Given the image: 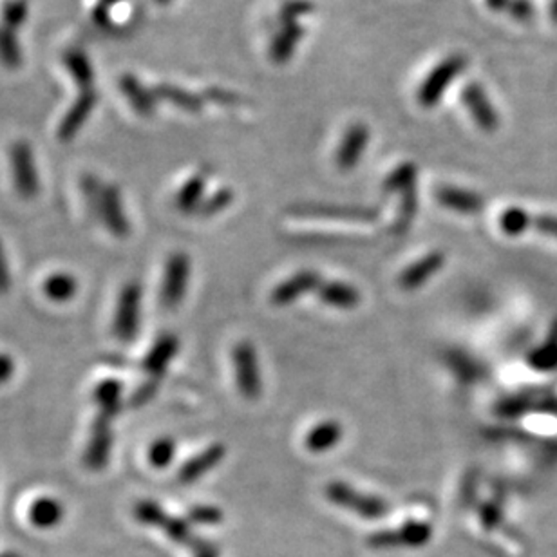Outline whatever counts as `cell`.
<instances>
[{
	"mask_svg": "<svg viewBox=\"0 0 557 557\" xmlns=\"http://www.w3.org/2000/svg\"><path fill=\"white\" fill-rule=\"evenodd\" d=\"M83 194L90 214L98 217L116 239H125L130 234V223L116 187H104L95 177H87Z\"/></svg>",
	"mask_w": 557,
	"mask_h": 557,
	"instance_id": "cell-1",
	"label": "cell"
},
{
	"mask_svg": "<svg viewBox=\"0 0 557 557\" xmlns=\"http://www.w3.org/2000/svg\"><path fill=\"white\" fill-rule=\"evenodd\" d=\"M134 518L144 525L161 529L174 543L189 546L192 553L203 543V537H198L196 534H192L187 522L169 516L156 501H151V499L137 501L134 506Z\"/></svg>",
	"mask_w": 557,
	"mask_h": 557,
	"instance_id": "cell-2",
	"label": "cell"
},
{
	"mask_svg": "<svg viewBox=\"0 0 557 557\" xmlns=\"http://www.w3.org/2000/svg\"><path fill=\"white\" fill-rule=\"evenodd\" d=\"M142 302L144 290L139 283L130 281L120 290L113 320V333L120 342L130 344L139 335V326H142Z\"/></svg>",
	"mask_w": 557,
	"mask_h": 557,
	"instance_id": "cell-3",
	"label": "cell"
},
{
	"mask_svg": "<svg viewBox=\"0 0 557 557\" xmlns=\"http://www.w3.org/2000/svg\"><path fill=\"white\" fill-rule=\"evenodd\" d=\"M326 498L333 505L342 506L365 520H380L389 513V505L382 498L364 494L344 482H330L326 485Z\"/></svg>",
	"mask_w": 557,
	"mask_h": 557,
	"instance_id": "cell-4",
	"label": "cell"
},
{
	"mask_svg": "<svg viewBox=\"0 0 557 557\" xmlns=\"http://www.w3.org/2000/svg\"><path fill=\"white\" fill-rule=\"evenodd\" d=\"M231 364H234L236 384L247 400H257L263 391L261 369L255 346L248 341L238 342L231 348Z\"/></svg>",
	"mask_w": 557,
	"mask_h": 557,
	"instance_id": "cell-5",
	"label": "cell"
},
{
	"mask_svg": "<svg viewBox=\"0 0 557 557\" xmlns=\"http://www.w3.org/2000/svg\"><path fill=\"white\" fill-rule=\"evenodd\" d=\"M113 420L114 418L106 416L102 412H98V416L92 420L89 442L83 452V463L89 471L100 473L109 466L111 452L114 447Z\"/></svg>",
	"mask_w": 557,
	"mask_h": 557,
	"instance_id": "cell-6",
	"label": "cell"
},
{
	"mask_svg": "<svg viewBox=\"0 0 557 557\" xmlns=\"http://www.w3.org/2000/svg\"><path fill=\"white\" fill-rule=\"evenodd\" d=\"M189 278L191 257L184 252H174L165 263L163 283L160 290V301L165 308L172 310L183 302L184 294H187L189 288Z\"/></svg>",
	"mask_w": 557,
	"mask_h": 557,
	"instance_id": "cell-7",
	"label": "cell"
},
{
	"mask_svg": "<svg viewBox=\"0 0 557 557\" xmlns=\"http://www.w3.org/2000/svg\"><path fill=\"white\" fill-rule=\"evenodd\" d=\"M466 59L461 55H451L445 60H442L424 80V83L418 89V102L424 107H433L440 102L443 97V90L449 87V83L466 67Z\"/></svg>",
	"mask_w": 557,
	"mask_h": 557,
	"instance_id": "cell-8",
	"label": "cell"
},
{
	"mask_svg": "<svg viewBox=\"0 0 557 557\" xmlns=\"http://www.w3.org/2000/svg\"><path fill=\"white\" fill-rule=\"evenodd\" d=\"M433 527L426 522H407L396 530H380L367 539L373 548H418L429 543Z\"/></svg>",
	"mask_w": 557,
	"mask_h": 557,
	"instance_id": "cell-9",
	"label": "cell"
},
{
	"mask_svg": "<svg viewBox=\"0 0 557 557\" xmlns=\"http://www.w3.org/2000/svg\"><path fill=\"white\" fill-rule=\"evenodd\" d=\"M322 278L315 270H301L290 275L286 281L277 285L270 295L271 304L275 306H288L301 299L302 295L310 294L311 290H318Z\"/></svg>",
	"mask_w": 557,
	"mask_h": 557,
	"instance_id": "cell-10",
	"label": "cell"
},
{
	"mask_svg": "<svg viewBox=\"0 0 557 557\" xmlns=\"http://www.w3.org/2000/svg\"><path fill=\"white\" fill-rule=\"evenodd\" d=\"M179 346H181L179 339L174 333H165L153 344V348L149 349L142 362V369L149 377V380L160 382L163 379L170 362L179 351Z\"/></svg>",
	"mask_w": 557,
	"mask_h": 557,
	"instance_id": "cell-11",
	"label": "cell"
},
{
	"mask_svg": "<svg viewBox=\"0 0 557 557\" xmlns=\"http://www.w3.org/2000/svg\"><path fill=\"white\" fill-rule=\"evenodd\" d=\"M443 264H445L443 252H438V250L429 252L428 255L418 259L416 263H412L400 273L398 285L407 292L418 290L420 286H424L433 275H436L443 268Z\"/></svg>",
	"mask_w": 557,
	"mask_h": 557,
	"instance_id": "cell-12",
	"label": "cell"
},
{
	"mask_svg": "<svg viewBox=\"0 0 557 557\" xmlns=\"http://www.w3.org/2000/svg\"><path fill=\"white\" fill-rule=\"evenodd\" d=\"M226 456V447L223 443H212L205 451H201L198 456L191 458L177 473V480L183 485H191L208 475L212 469H216L219 463Z\"/></svg>",
	"mask_w": 557,
	"mask_h": 557,
	"instance_id": "cell-13",
	"label": "cell"
},
{
	"mask_svg": "<svg viewBox=\"0 0 557 557\" xmlns=\"http://www.w3.org/2000/svg\"><path fill=\"white\" fill-rule=\"evenodd\" d=\"M367 144H369V129L364 123H353L346 130L341 147L337 151V156H335L337 167L344 172L355 169Z\"/></svg>",
	"mask_w": 557,
	"mask_h": 557,
	"instance_id": "cell-14",
	"label": "cell"
},
{
	"mask_svg": "<svg viewBox=\"0 0 557 557\" xmlns=\"http://www.w3.org/2000/svg\"><path fill=\"white\" fill-rule=\"evenodd\" d=\"M13 177H15V187L20 198L33 200L38 194L40 183H38L36 167H35L31 153L26 147H17L13 151Z\"/></svg>",
	"mask_w": 557,
	"mask_h": 557,
	"instance_id": "cell-15",
	"label": "cell"
},
{
	"mask_svg": "<svg viewBox=\"0 0 557 557\" xmlns=\"http://www.w3.org/2000/svg\"><path fill=\"white\" fill-rule=\"evenodd\" d=\"M436 200L445 208L459 212V214H480L483 210V198L473 191L451 187V184H443V187L436 189Z\"/></svg>",
	"mask_w": 557,
	"mask_h": 557,
	"instance_id": "cell-16",
	"label": "cell"
},
{
	"mask_svg": "<svg viewBox=\"0 0 557 557\" xmlns=\"http://www.w3.org/2000/svg\"><path fill=\"white\" fill-rule=\"evenodd\" d=\"M299 216L313 217H332V219H348V221H373L379 217L377 208L365 207H337V205H304L295 207L294 210Z\"/></svg>",
	"mask_w": 557,
	"mask_h": 557,
	"instance_id": "cell-17",
	"label": "cell"
},
{
	"mask_svg": "<svg viewBox=\"0 0 557 557\" xmlns=\"http://www.w3.org/2000/svg\"><path fill=\"white\" fill-rule=\"evenodd\" d=\"M461 100H463V104L467 106V109L471 111L473 118L476 120V123L482 129L492 130L498 125L496 113H494L490 102L487 100L485 90L478 83H471V85L463 87Z\"/></svg>",
	"mask_w": 557,
	"mask_h": 557,
	"instance_id": "cell-18",
	"label": "cell"
},
{
	"mask_svg": "<svg viewBox=\"0 0 557 557\" xmlns=\"http://www.w3.org/2000/svg\"><path fill=\"white\" fill-rule=\"evenodd\" d=\"M342 436H344V429L341 422L326 420V422L317 424L311 431H308L304 438V445L310 452H315V454L326 452L333 449L335 445H339Z\"/></svg>",
	"mask_w": 557,
	"mask_h": 557,
	"instance_id": "cell-19",
	"label": "cell"
},
{
	"mask_svg": "<svg viewBox=\"0 0 557 557\" xmlns=\"http://www.w3.org/2000/svg\"><path fill=\"white\" fill-rule=\"evenodd\" d=\"M27 514L36 529H55L64 520V505L51 496H42L31 503Z\"/></svg>",
	"mask_w": 557,
	"mask_h": 557,
	"instance_id": "cell-20",
	"label": "cell"
},
{
	"mask_svg": "<svg viewBox=\"0 0 557 557\" xmlns=\"http://www.w3.org/2000/svg\"><path fill=\"white\" fill-rule=\"evenodd\" d=\"M318 299L333 308L341 310H353L360 304V292L346 283L341 281H328L318 286Z\"/></svg>",
	"mask_w": 557,
	"mask_h": 557,
	"instance_id": "cell-21",
	"label": "cell"
},
{
	"mask_svg": "<svg viewBox=\"0 0 557 557\" xmlns=\"http://www.w3.org/2000/svg\"><path fill=\"white\" fill-rule=\"evenodd\" d=\"M78 288L80 286H78L76 277L67 273V271L51 273L42 285V292H43L45 299H50L53 302H60V304L73 301Z\"/></svg>",
	"mask_w": 557,
	"mask_h": 557,
	"instance_id": "cell-22",
	"label": "cell"
},
{
	"mask_svg": "<svg viewBox=\"0 0 557 557\" xmlns=\"http://www.w3.org/2000/svg\"><path fill=\"white\" fill-rule=\"evenodd\" d=\"M122 396H123V384L116 379L102 380L95 391H92V400L98 405L100 412L106 416H118L122 411Z\"/></svg>",
	"mask_w": 557,
	"mask_h": 557,
	"instance_id": "cell-23",
	"label": "cell"
},
{
	"mask_svg": "<svg viewBox=\"0 0 557 557\" xmlns=\"http://www.w3.org/2000/svg\"><path fill=\"white\" fill-rule=\"evenodd\" d=\"M302 35H304V29L297 22H286L283 31H278V35L271 42V48H270L271 59L278 64L286 62L294 55Z\"/></svg>",
	"mask_w": 557,
	"mask_h": 557,
	"instance_id": "cell-24",
	"label": "cell"
},
{
	"mask_svg": "<svg viewBox=\"0 0 557 557\" xmlns=\"http://www.w3.org/2000/svg\"><path fill=\"white\" fill-rule=\"evenodd\" d=\"M527 360L536 371L557 369V318L552 322L545 342L537 346L536 349H532Z\"/></svg>",
	"mask_w": 557,
	"mask_h": 557,
	"instance_id": "cell-25",
	"label": "cell"
},
{
	"mask_svg": "<svg viewBox=\"0 0 557 557\" xmlns=\"http://www.w3.org/2000/svg\"><path fill=\"white\" fill-rule=\"evenodd\" d=\"M203 192H205L203 176L191 177L187 183L183 184V189L176 196V201H174L176 208L184 212V214L198 212L201 203H203Z\"/></svg>",
	"mask_w": 557,
	"mask_h": 557,
	"instance_id": "cell-26",
	"label": "cell"
},
{
	"mask_svg": "<svg viewBox=\"0 0 557 557\" xmlns=\"http://www.w3.org/2000/svg\"><path fill=\"white\" fill-rule=\"evenodd\" d=\"M416 187V167L412 163H404L395 169L384 181V192H407Z\"/></svg>",
	"mask_w": 557,
	"mask_h": 557,
	"instance_id": "cell-27",
	"label": "cell"
},
{
	"mask_svg": "<svg viewBox=\"0 0 557 557\" xmlns=\"http://www.w3.org/2000/svg\"><path fill=\"white\" fill-rule=\"evenodd\" d=\"M499 226L506 236H513V238L522 236L523 231L530 226V214H527L525 210H522L518 207L508 208L501 214Z\"/></svg>",
	"mask_w": 557,
	"mask_h": 557,
	"instance_id": "cell-28",
	"label": "cell"
},
{
	"mask_svg": "<svg viewBox=\"0 0 557 557\" xmlns=\"http://www.w3.org/2000/svg\"><path fill=\"white\" fill-rule=\"evenodd\" d=\"M176 456V442L172 438H158L149 447V463L154 469L169 467Z\"/></svg>",
	"mask_w": 557,
	"mask_h": 557,
	"instance_id": "cell-29",
	"label": "cell"
},
{
	"mask_svg": "<svg viewBox=\"0 0 557 557\" xmlns=\"http://www.w3.org/2000/svg\"><path fill=\"white\" fill-rule=\"evenodd\" d=\"M416 208H418V200H416V189H409L407 192L402 194V203H400V214L395 224V230L398 234H404V231L411 226L414 216H416Z\"/></svg>",
	"mask_w": 557,
	"mask_h": 557,
	"instance_id": "cell-30",
	"label": "cell"
},
{
	"mask_svg": "<svg viewBox=\"0 0 557 557\" xmlns=\"http://www.w3.org/2000/svg\"><path fill=\"white\" fill-rule=\"evenodd\" d=\"M231 201H234V194H231L230 189L217 191L207 201L201 203V207H200V210L196 214H200L201 217H212V216L223 212Z\"/></svg>",
	"mask_w": 557,
	"mask_h": 557,
	"instance_id": "cell-31",
	"label": "cell"
},
{
	"mask_svg": "<svg viewBox=\"0 0 557 557\" xmlns=\"http://www.w3.org/2000/svg\"><path fill=\"white\" fill-rule=\"evenodd\" d=\"M223 513L212 505H198L189 510V520L198 525H217L223 522Z\"/></svg>",
	"mask_w": 557,
	"mask_h": 557,
	"instance_id": "cell-32",
	"label": "cell"
},
{
	"mask_svg": "<svg viewBox=\"0 0 557 557\" xmlns=\"http://www.w3.org/2000/svg\"><path fill=\"white\" fill-rule=\"evenodd\" d=\"M158 388H160V382L147 380L145 384H142V386H139V388L132 393V396H130V405H136V407L145 405L147 402H151V400L156 396Z\"/></svg>",
	"mask_w": 557,
	"mask_h": 557,
	"instance_id": "cell-33",
	"label": "cell"
},
{
	"mask_svg": "<svg viewBox=\"0 0 557 557\" xmlns=\"http://www.w3.org/2000/svg\"><path fill=\"white\" fill-rule=\"evenodd\" d=\"M527 409H529V400L523 396L506 398V400L499 402V405H498V412L501 416H520Z\"/></svg>",
	"mask_w": 557,
	"mask_h": 557,
	"instance_id": "cell-34",
	"label": "cell"
},
{
	"mask_svg": "<svg viewBox=\"0 0 557 557\" xmlns=\"http://www.w3.org/2000/svg\"><path fill=\"white\" fill-rule=\"evenodd\" d=\"M12 283H13V277H12L8 254H6L4 247H3V243H0V295H4V294L10 292Z\"/></svg>",
	"mask_w": 557,
	"mask_h": 557,
	"instance_id": "cell-35",
	"label": "cell"
},
{
	"mask_svg": "<svg viewBox=\"0 0 557 557\" xmlns=\"http://www.w3.org/2000/svg\"><path fill=\"white\" fill-rule=\"evenodd\" d=\"M530 226L537 228L543 234L557 239V217L552 216H530Z\"/></svg>",
	"mask_w": 557,
	"mask_h": 557,
	"instance_id": "cell-36",
	"label": "cell"
},
{
	"mask_svg": "<svg viewBox=\"0 0 557 557\" xmlns=\"http://www.w3.org/2000/svg\"><path fill=\"white\" fill-rule=\"evenodd\" d=\"M501 508L496 505V503H485L482 506V513H480V518H482V523L485 529H494L496 525H499L501 522Z\"/></svg>",
	"mask_w": 557,
	"mask_h": 557,
	"instance_id": "cell-37",
	"label": "cell"
},
{
	"mask_svg": "<svg viewBox=\"0 0 557 557\" xmlns=\"http://www.w3.org/2000/svg\"><path fill=\"white\" fill-rule=\"evenodd\" d=\"M311 10H313V8H311L310 3H302V0H297V3H290V4L283 10L281 17H283L285 22H297V19H299L301 15L310 13Z\"/></svg>",
	"mask_w": 557,
	"mask_h": 557,
	"instance_id": "cell-38",
	"label": "cell"
},
{
	"mask_svg": "<svg viewBox=\"0 0 557 557\" xmlns=\"http://www.w3.org/2000/svg\"><path fill=\"white\" fill-rule=\"evenodd\" d=\"M15 375V360L8 353H0V386L8 384Z\"/></svg>",
	"mask_w": 557,
	"mask_h": 557,
	"instance_id": "cell-39",
	"label": "cell"
},
{
	"mask_svg": "<svg viewBox=\"0 0 557 557\" xmlns=\"http://www.w3.org/2000/svg\"><path fill=\"white\" fill-rule=\"evenodd\" d=\"M0 557H20V555L15 552H6V553H0Z\"/></svg>",
	"mask_w": 557,
	"mask_h": 557,
	"instance_id": "cell-40",
	"label": "cell"
}]
</instances>
